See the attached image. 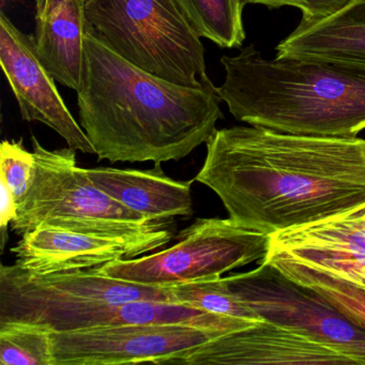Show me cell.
<instances>
[{
	"label": "cell",
	"mask_w": 365,
	"mask_h": 365,
	"mask_svg": "<svg viewBox=\"0 0 365 365\" xmlns=\"http://www.w3.org/2000/svg\"><path fill=\"white\" fill-rule=\"evenodd\" d=\"M194 180L212 190L230 219L271 236L365 204V140L215 130Z\"/></svg>",
	"instance_id": "cell-1"
},
{
	"label": "cell",
	"mask_w": 365,
	"mask_h": 365,
	"mask_svg": "<svg viewBox=\"0 0 365 365\" xmlns=\"http://www.w3.org/2000/svg\"><path fill=\"white\" fill-rule=\"evenodd\" d=\"M78 93L81 127L100 160L179 161L208 142L223 118L210 78L185 87L119 56L89 27Z\"/></svg>",
	"instance_id": "cell-2"
},
{
	"label": "cell",
	"mask_w": 365,
	"mask_h": 365,
	"mask_svg": "<svg viewBox=\"0 0 365 365\" xmlns=\"http://www.w3.org/2000/svg\"><path fill=\"white\" fill-rule=\"evenodd\" d=\"M217 93L242 123L282 133L356 138L365 130V67L319 59H266L253 44L223 56Z\"/></svg>",
	"instance_id": "cell-3"
},
{
	"label": "cell",
	"mask_w": 365,
	"mask_h": 365,
	"mask_svg": "<svg viewBox=\"0 0 365 365\" xmlns=\"http://www.w3.org/2000/svg\"><path fill=\"white\" fill-rule=\"evenodd\" d=\"M35 173L11 222L16 234L53 226L88 234L129 236L165 227L100 190L78 168L74 149L48 150L33 136Z\"/></svg>",
	"instance_id": "cell-4"
},
{
	"label": "cell",
	"mask_w": 365,
	"mask_h": 365,
	"mask_svg": "<svg viewBox=\"0 0 365 365\" xmlns=\"http://www.w3.org/2000/svg\"><path fill=\"white\" fill-rule=\"evenodd\" d=\"M85 14L106 46L132 65L185 87L208 78L204 46L174 0H87Z\"/></svg>",
	"instance_id": "cell-5"
},
{
	"label": "cell",
	"mask_w": 365,
	"mask_h": 365,
	"mask_svg": "<svg viewBox=\"0 0 365 365\" xmlns=\"http://www.w3.org/2000/svg\"><path fill=\"white\" fill-rule=\"evenodd\" d=\"M270 236L228 219H198L168 249L140 258L99 266L104 275L143 285L170 286L220 277L234 269L262 262Z\"/></svg>",
	"instance_id": "cell-6"
},
{
	"label": "cell",
	"mask_w": 365,
	"mask_h": 365,
	"mask_svg": "<svg viewBox=\"0 0 365 365\" xmlns=\"http://www.w3.org/2000/svg\"><path fill=\"white\" fill-rule=\"evenodd\" d=\"M33 322L52 332L131 324H185L227 334L255 326L178 303L58 298L0 286V322Z\"/></svg>",
	"instance_id": "cell-7"
},
{
	"label": "cell",
	"mask_w": 365,
	"mask_h": 365,
	"mask_svg": "<svg viewBox=\"0 0 365 365\" xmlns=\"http://www.w3.org/2000/svg\"><path fill=\"white\" fill-rule=\"evenodd\" d=\"M226 285L267 322L324 344L365 365V330L316 290L262 260L254 270L224 277Z\"/></svg>",
	"instance_id": "cell-8"
},
{
	"label": "cell",
	"mask_w": 365,
	"mask_h": 365,
	"mask_svg": "<svg viewBox=\"0 0 365 365\" xmlns=\"http://www.w3.org/2000/svg\"><path fill=\"white\" fill-rule=\"evenodd\" d=\"M221 335L185 324H131L52 332L54 365L168 364Z\"/></svg>",
	"instance_id": "cell-9"
},
{
	"label": "cell",
	"mask_w": 365,
	"mask_h": 365,
	"mask_svg": "<svg viewBox=\"0 0 365 365\" xmlns=\"http://www.w3.org/2000/svg\"><path fill=\"white\" fill-rule=\"evenodd\" d=\"M264 260L313 269L365 290V204L271 235Z\"/></svg>",
	"instance_id": "cell-10"
},
{
	"label": "cell",
	"mask_w": 365,
	"mask_h": 365,
	"mask_svg": "<svg viewBox=\"0 0 365 365\" xmlns=\"http://www.w3.org/2000/svg\"><path fill=\"white\" fill-rule=\"evenodd\" d=\"M173 240L165 227L129 236L88 234L40 226L23 235L11 252L16 264L37 274L95 268L157 251Z\"/></svg>",
	"instance_id": "cell-11"
},
{
	"label": "cell",
	"mask_w": 365,
	"mask_h": 365,
	"mask_svg": "<svg viewBox=\"0 0 365 365\" xmlns=\"http://www.w3.org/2000/svg\"><path fill=\"white\" fill-rule=\"evenodd\" d=\"M0 63L24 120L44 123L74 150L96 153L57 91L56 80L42 63L35 39L14 26L4 12L0 14Z\"/></svg>",
	"instance_id": "cell-12"
},
{
	"label": "cell",
	"mask_w": 365,
	"mask_h": 365,
	"mask_svg": "<svg viewBox=\"0 0 365 365\" xmlns=\"http://www.w3.org/2000/svg\"><path fill=\"white\" fill-rule=\"evenodd\" d=\"M177 365L356 364L341 352L292 329L262 320L221 335L170 361Z\"/></svg>",
	"instance_id": "cell-13"
},
{
	"label": "cell",
	"mask_w": 365,
	"mask_h": 365,
	"mask_svg": "<svg viewBox=\"0 0 365 365\" xmlns=\"http://www.w3.org/2000/svg\"><path fill=\"white\" fill-rule=\"evenodd\" d=\"M87 0H37L36 48L42 63L63 86L78 91L85 72Z\"/></svg>",
	"instance_id": "cell-14"
},
{
	"label": "cell",
	"mask_w": 365,
	"mask_h": 365,
	"mask_svg": "<svg viewBox=\"0 0 365 365\" xmlns=\"http://www.w3.org/2000/svg\"><path fill=\"white\" fill-rule=\"evenodd\" d=\"M91 181L110 197L145 215L164 222L190 215L192 181H176L166 176L160 163L148 170L120 168H84Z\"/></svg>",
	"instance_id": "cell-15"
},
{
	"label": "cell",
	"mask_w": 365,
	"mask_h": 365,
	"mask_svg": "<svg viewBox=\"0 0 365 365\" xmlns=\"http://www.w3.org/2000/svg\"><path fill=\"white\" fill-rule=\"evenodd\" d=\"M275 50L277 58L319 59L365 67V0H351L324 20L301 21Z\"/></svg>",
	"instance_id": "cell-16"
},
{
	"label": "cell",
	"mask_w": 365,
	"mask_h": 365,
	"mask_svg": "<svg viewBox=\"0 0 365 365\" xmlns=\"http://www.w3.org/2000/svg\"><path fill=\"white\" fill-rule=\"evenodd\" d=\"M200 38L222 48H241L245 40V0H174Z\"/></svg>",
	"instance_id": "cell-17"
},
{
	"label": "cell",
	"mask_w": 365,
	"mask_h": 365,
	"mask_svg": "<svg viewBox=\"0 0 365 365\" xmlns=\"http://www.w3.org/2000/svg\"><path fill=\"white\" fill-rule=\"evenodd\" d=\"M166 287L178 304L252 324L264 320L228 288L223 277L175 284Z\"/></svg>",
	"instance_id": "cell-18"
},
{
	"label": "cell",
	"mask_w": 365,
	"mask_h": 365,
	"mask_svg": "<svg viewBox=\"0 0 365 365\" xmlns=\"http://www.w3.org/2000/svg\"><path fill=\"white\" fill-rule=\"evenodd\" d=\"M0 363L54 365L52 331L33 322H0Z\"/></svg>",
	"instance_id": "cell-19"
},
{
	"label": "cell",
	"mask_w": 365,
	"mask_h": 365,
	"mask_svg": "<svg viewBox=\"0 0 365 365\" xmlns=\"http://www.w3.org/2000/svg\"><path fill=\"white\" fill-rule=\"evenodd\" d=\"M289 279L316 290L354 324L365 330V290L313 269L289 264H273Z\"/></svg>",
	"instance_id": "cell-20"
},
{
	"label": "cell",
	"mask_w": 365,
	"mask_h": 365,
	"mask_svg": "<svg viewBox=\"0 0 365 365\" xmlns=\"http://www.w3.org/2000/svg\"><path fill=\"white\" fill-rule=\"evenodd\" d=\"M0 177L5 179L16 197L22 200L31 185L35 173V157L23 146L22 140H4L0 146Z\"/></svg>",
	"instance_id": "cell-21"
},
{
	"label": "cell",
	"mask_w": 365,
	"mask_h": 365,
	"mask_svg": "<svg viewBox=\"0 0 365 365\" xmlns=\"http://www.w3.org/2000/svg\"><path fill=\"white\" fill-rule=\"evenodd\" d=\"M351 0H245L247 4L266 6L273 10L282 7H294L302 12V21L314 22L324 20L341 11Z\"/></svg>",
	"instance_id": "cell-22"
},
{
	"label": "cell",
	"mask_w": 365,
	"mask_h": 365,
	"mask_svg": "<svg viewBox=\"0 0 365 365\" xmlns=\"http://www.w3.org/2000/svg\"><path fill=\"white\" fill-rule=\"evenodd\" d=\"M0 181V187H1V194H0V200H1V208H0V227L3 232H6L9 223L14 221L16 215V209H18V204H16V197L12 193L8 183L6 182L5 179L1 178Z\"/></svg>",
	"instance_id": "cell-23"
}]
</instances>
